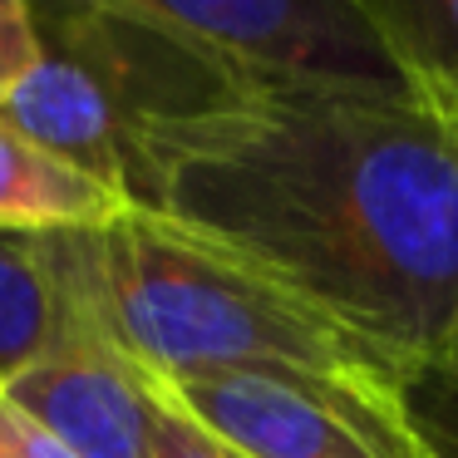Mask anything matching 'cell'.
Wrapping results in <instances>:
<instances>
[{"instance_id":"13","label":"cell","mask_w":458,"mask_h":458,"mask_svg":"<svg viewBox=\"0 0 458 458\" xmlns=\"http://www.w3.org/2000/svg\"><path fill=\"white\" fill-rule=\"evenodd\" d=\"M0 448L11 458H74L70 448H60L50 434H40L21 409H11L5 399H0Z\"/></svg>"},{"instance_id":"5","label":"cell","mask_w":458,"mask_h":458,"mask_svg":"<svg viewBox=\"0 0 458 458\" xmlns=\"http://www.w3.org/2000/svg\"><path fill=\"white\" fill-rule=\"evenodd\" d=\"M148 21L257 80L394 89V70L345 0H89Z\"/></svg>"},{"instance_id":"1","label":"cell","mask_w":458,"mask_h":458,"mask_svg":"<svg viewBox=\"0 0 458 458\" xmlns=\"http://www.w3.org/2000/svg\"><path fill=\"white\" fill-rule=\"evenodd\" d=\"M129 208L399 369L458 335V133L409 94L242 74L143 129Z\"/></svg>"},{"instance_id":"14","label":"cell","mask_w":458,"mask_h":458,"mask_svg":"<svg viewBox=\"0 0 458 458\" xmlns=\"http://www.w3.org/2000/svg\"><path fill=\"white\" fill-rule=\"evenodd\" d=\"M444 355H458V335H454V345H448V350H444Z\"/></svg>"},{"instance_id":"3","label":"cell","mask_w":458,"mask_h":458,"mask_svg":"<svg viewBox=\"0 0 458 458\" xmlns=\"http://www.w3.org/2000/svg\"><path fill=\"white\" fill-rule=\"evenodd\" d=\"M40 60L0 104L15 133L129 208L143 129L222 99L247 70L89 0H30Z\"/></svg>"},{"instance_id":"9","label":"cell","mask_w":458,"mask_h":458,"mask_svg":"<svg viewBox=\"0 0 458 458\" xmlns=\"http://www.w3.org/2000/svg\"><path fill=\"white\" fill-rule=\"evenodd\" d=\"M70 330V301L40 251V232H0V385Z\"/></svg>"},{"instance_id":"2","label":"cell","mask_w":458,"mask_h":458,"mask_svg":"<svg viewBox=\"0 0 458 458\" xmlns=\"http://www.w3.org/2000/svg\"><path fill=\"white\" fill-rule=\"evenodd\" d=\"M70 310L148 379L296 375L399 399L404 369L330 316L261 286L148 212L40 232Z\"/></svg>"},{"instance_id":"8","label":"cell","mask_w":458,"mask_h":458,"mask_svg":"<svg viewBox=\"0 0 458 458\" xmlns=\"http://www.w3.org/2000/svg\"><path fill=\"white\" fill-rule=\"evenodd\" d=\"M123 208L119 192L64 168L0 119V232H70L104 227Z\"/></svg>"},{"instance_id":"15","label":"cell","mask_w":458,"mask_h":458,"mask_svg":"<svg viewBox=\"0 0 458 458\" xmlns=\"http://www.w3.org/2000/svg\"><path fill=\"white\" fill-rule=\"evenodd\" d=\"M0 458H11V454H5V448H0Z\"/></svg>"},{"instance_id":"11","label":"cell","mask_w":458,"mask_h":458,"mask_svg":"<svg viewBox=\"0 0 458 458\" xmlns=\"http://www.w3.org/2000/svg\"><path fill=\"white\" fill-rule=\"evenodd\" d=\"M35 60H40V35H35L30 0H0V104L35 70Z\"/></svg>"},{"instance_id":"7","label":"cell","mask_w":458,"mask_h":458,"mask_svg":"<svg viewBox=\"0 0 458 458\" xmlns=\"http://www.w3.org/2000/svg\"><path fill=\"white\" fill-rule=\"evenodd\" d=\"M404 94L458 133V0H345Z\"/></svg>"},{"instance_id":"12","label":"cell","mask_w":458,"mask_h":458,"mask_svg":"<svg viewBox=\"0 0 458 458\" xmlns=\"http://www.w3.org/2000/svg\"><path fill=\"white\" fill-rule=\"evenodd\" d=\"M148 379V375H143ZM158 409H153V444H148V458H232L217 438H208L198 424H192L182 409H173L168 399L153 389Z\"/></svg>"},{"instance_id":"10","label":"cell","mask_w":458,"mask_h":458,"mask_svg":"<svg viewBox=\"0 0 458 458\" xmlns=\"http://www.w3.org/2000/svg\"><path fill=\"white\" fill-rule=\"evenodd\" d=\"M399 414L424 458H458V355L409 365L399 375Z\"/></svg>"},{"instance_id":"4","label":"cell","mask_w":458,"mask_h":458,"mask_svg":"<svg viewBox=\"0 0 458 458\" xmlns=\"http://www.w3.org/2000/svg\"><path fill=\"white\" fill-rule=\"evenodd\" d=\"M232 458H424L394 394L296 375L148 379Z\"/></svg>"},{"instance_id":"6","label":"cell","mask_w":458,"mask_h":458,"mask_svg":"<svg viewBox=\"0 0 458 458\" xmlns=\"http://www.w3.org/2000/svg\"><path fill=\"white\" fill-rule=\"evenodd\" d=\"M5 404L74 458H148L153 385L80 316L35 365L5 379Z\"/></svg>"}]
</instances>
